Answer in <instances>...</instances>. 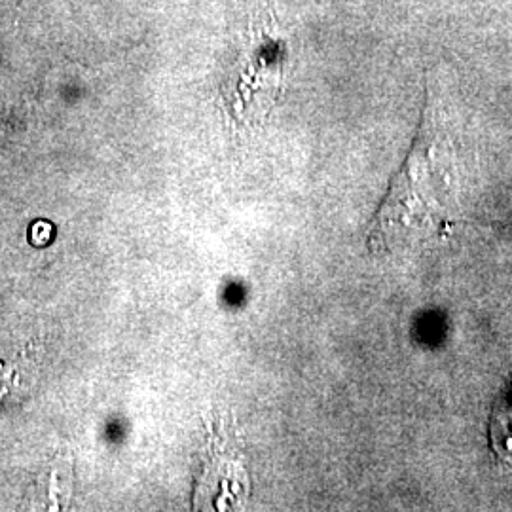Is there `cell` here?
<instances>
[{
  "label": "cell",
  "instance_id": "1",
  "mask_svg": "<svg viewBox=\"0 0 512 512\" xmlns=\"http://www.w3.org/2000/svg\"><path fill=\"white\" fill-rule=\"evenodd\" d=\"M444 175L435 154L433 131L423 124L416 145L368 228L372 251H385L401 241L425 234L442 211Z\"/></svg>",
  "mask_w": 512,
  "mask_h": 512
},
{
  "label": "cell",
  "instance_id": "2",
  "mask_svg": "<svg viewBox=\"0 0 512 512\" xmlns=\"http://www.w3.org/2000/svg\"><path fill=\"white\" fill-rule=\"evenodd\" d=\"M289 48L274 21H260L251 29L239 55L236 73V112L247 120H260L274 109L283 92Z\"/></svg>",
  "mask_w": 512,
  "mask_h": 512
},
{
  "label": "cell",
  "instance_id": "3",
  "mask_svg": "<svg viewBox=\"0 0 512 512\" xmlns=\"http://www.w3.org/2000/svg\"><path fill=\"white\" fill-rule=\"evenodd\" d=\"M490 442L499 458L512 463V380L495 404L490 420Z\"/></svg>",
  "mask_w": 512,
  "mask_h": 512
}]
</instances>
